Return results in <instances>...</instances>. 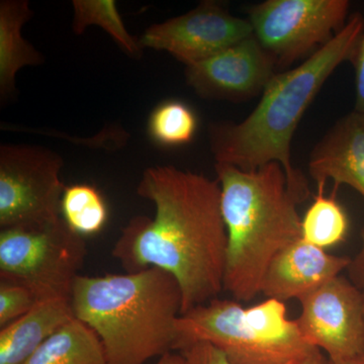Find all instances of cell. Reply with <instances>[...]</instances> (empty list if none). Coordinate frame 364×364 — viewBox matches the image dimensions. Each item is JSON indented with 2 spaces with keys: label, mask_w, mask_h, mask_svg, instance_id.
<instances>
[{
  "label": "cell",
  "mask_w": 364,
  "mask_h": 364,
  "mask_svg": "<svg viewBox=\"0 0 364 364\" xmlns=\"http://www.w3.org/2000/svg\"><path fill=\"white\" fill-rule=\"evenodd\" d=\"M136 193L154 203V218L136 215L112 256L127 272L158 267L176 277L182 314L224 291L228 233L219 181L174 166L149 167Z\"/></svg>",
  "instance_id": "cell-1"
},
{
  "label": "cell",
  "mask_w": 364,
  "mask_h": 364,
  "mask_svg": "<svg viewBox=\"0 0 364 364\" xmlns=\"http://www.w3.org/2000/svg\"><path fill=\"white\" fill-rule=\"evenodd\" d=\"M363 33V14H352L343 30L310 58L275 74L245 119L212 124L210 150L215 162L244 171L279 163L286 171L289 191L299 203L306 200L310 196L308 181L291 163L294 132L327 79L340 64L350 61Z\"/></svg>",
  "instance_id": "cell-2"
},
{
  "label": "cell",
  "mask_w": 364,
  "mask_h": 364,
  "mask_svg": "<svg viewBox=\"0 0 364 364\" xmlns=\"http://www.w3.org/2000/svg\"><path fill=\"white\" fill-rule=\"evenodd\" d=\"M71 304L74 317L97 333L109 364H145L177 351L181 289L165 270L80 274Z\"/></svg>",
  "instance_id": "cell-3"
},
{
  "label": "cell",
  "mask_w": 364,
  "mask_h": 364,
  "mask_svg": "<svg viewBox=\"0 0 364 364\" xmlns=\"http://www.w3.org/2000/svg\"><path fill=\"white\" fill-rule=\"evenodd\" d=\"M215 169L228 233L223 289L235 301H252L275 256L301 239L299 203L279 163L251 171L215 163Z\"/></svg>",
  "instance_id": "cell-4"
},
{
  "label": "cell",
  "mask_w": 364,
  "mask_h": 364,
  "mask_svg": "<svg viewBox=\"0 0 364 364\" xmlns=\"http://www.w3.org/2000/svg\"><path fill=\"white\" fill-rule=\"evenodd\" d=\"M176 331L177 352L208 342L232 364H298L316 349L287 318L284 301L274 299L250 308L214 299L182 314Z\"/></svg>",
  "instance_id": "cell-5"
},
{
  "label": "cell",
  "mask_w": 364,
  "mask_h": 364,
  "mask_svg": "<svg viewBox=\"0 0 364 364\" xmlns=\"http://www.w3.org/2000/svg\"><path fill=\"white\" fill-rule=\"evenodd\" d=\"M86 256L85 237L63 219L0 231V280L26 287L38 301L71 299Z\"/></svg>",
  "instance_id": "cell-6"
},
{
  "label": "cell",
  "mask_w": 364,
  "mask_h": 364,
  "mask_svg": "<svg viewBox=\"0 0 364 364\" xmlns=\"http://www.w3.org/2000/svg\"><path fill=\"white\" fill-rule=\"evenodd\" d=\"M348 0H267L249 7L253 35L287 67L310 58L347 23Z\"/></svg>",
  "instance_id": "cell-7"
},
{
  "label": "cell",
  "mask_w": 364,
  "mask_h": 364,
  "mask_svg": "<svg viewBox=\"0 0 364 364\" xmlns=\"http://www.w3.org/2000/svg\"><path fill=\"white\" fill-rule=\"evenodd\" d=\"M63 159L40 146H0V227L37 226L59 221L66 186Z\"/></svg>",
  "instance_id": "cell-8"
},
{
  "label": "cell",
  "mask_w": 364,
  "mask_h": 364,
  "mask_svg": "<svg viewBox=\"0 0 364 364\" xmlns=\"http://www.w3.org/2000/svg\"><path fill=\"white\" fill-rule=\"evenodd\" d=\"M296 318L304 340L329 359L355 358L364 352L363 299L349 279L334 277L299 299Z\"/></svg>",
  "instance_id": "cell-9"
},
{
  "label": "cell",
  "mask_w": 364,
  "mask_h": 364,
  "mask_svg": "<svg viewBox=\"0 0 364 364\" xmlns=\"http://www.w3.org/2000/svg\"><path fill=\"white\" fill-rule=\"evenodd\" d=\"M253 35L248 18L229 13L215 1H203L188 13L148 28L142 49L166 51L186 66L198 63Z\"/></svg>",
  "instance_id": "cell-10"
},
{
  "label": "cell",
  "mask_w": 364,
  "mask_h": 364,
  "mask_svg": "<svg viewBox=\"0 0 364 364\" xmlns=\"http://www.w3.org/2000/svg\"><path fill=\"white\" fill-rule=\"evenodd\" d=\"M277 64L255 36L186 66L188 85L203 98L243 102L262 93Z\"/></svg>",
  "instance_id": "cell-11"
},
{
  "label": "cell",
  "mask_w": 364,
  "mask_h": 364,
  "mask_svg": "<svg viewBox=\"0 0 364 364\" xmlns=\"http://www.w3.org/2000/svg\"><path fill=\"white\" fill-rule=\"evenodd\" d=\"M351 258L336 256L303 239L275 256L262 280L261 294L267 299H301L348 267Z\"/></svg>",
  "instance_id": "cell-12"
},
{
  "label": "cell",
  "mask_w": 364,
  "mask_h": 364,
  "mask_svg": "<svg viewBox=\"0 0 364 364\" xmlns=\"http://www.w3.org/2000/svg\"><path fill=\"white\" fill-rule=\"evenodd\" d=\"M309 173L318 189H324L331 179L332 195L346 184L364 198V114L353 109L337 121L314 147Z\"/></svg>",
  "instance_id": "cell-13"
},
{
  "label": "cell",
  "mask_w": 364,
  "mask_h": 364,
  "mask_svg": "<svg viewBox=\"0 0 364 364\" xmlns=\"http://www.w3.org/2000/svg\"><path fill=\"white\" fill-rule=\"evenodd\" d=\"M71 299L37 301L32 310L0 330V364H23L46 340L74 318Z\"/></svg>",
  "instance_id": "cell-14"
},
{
  "label": "cell",
  "mask_w": 364,
  "mask_h": 364,
  "mask_svg": "<svg viewBox=\"0 0 364 364\" xmlns=\"http://www.w3.org/2000/svg\"><path fill=\"white\" fill-rule=\"evenodd\" d=\"M33 11L26 0L0 2V100L6 102L16 93V75L26 66L44 62L40 54L21 35V28Z\"/></svg>",
  "instance_id": "cell-15"
},
{
  "label": "cell",
  "mask_w": 364,
  "mask_h": 364,
  "mask_svg": "<svg viewBox=\"0 0 364 364\" xmlns=\"http://www.w3.org/2000/svg\"><path fill=\"white\" fill-rule=\"evenodd\" d=\"M23 364H109L102 341L74 318L46 340Z\"/></svg>",
  "instance_id": "cell-16"
},
{
  "label": "cell",
  "mask_w": 364,
  "mask_h": 364,
  "mask_svg": "<svg viewBox=\"0 0 364 364\" xmlns=\"http://www.w3.org/2000/svg\"><path fill=\"white\" fill-rule=\"evenodd\" d=\"M348 231V215L336 196H325L324 189H318L315 200L301 219V239L325 250L345 241Z\"/></svg>",
  "instance_id": "cell-17"
},
{
  "label": "cell",
  "mask_w": 364,
  "mask_h": 364,
  "mask_svg": "<svg viewBox=\"0 0 364 364\" xmlns=\"http://www.w3.org/2000/svg\"><path fill=\"white\" fill-rule=\"evenodd\" d=\"M60 210L66 224L82 237L100 233L109 215L100 191L85 183L66 186Z\"/></svg>",
  "instance_id": "cell-18"
},
{
  "label": "cell",
  "mask_w": 364,
  "mask_h": 364,
  "mask_svg": "<svg viewBox=\"0 0 364 364\" xmlns=\"http://www.w3.org/2000/svg\"><path fill=\"white\" fill-rule=\"evenodd\" d=\"M74 18L72 28L76 35H81L87 26H98L116 41L134 58L142 55L139 40L127 31L114 0H74Z\"/></svg>",
  "instance_id": "cell-19"
},
{
  "label": "cell",
  "mask_w": 364,
  "mask_h": 364,
  "mask_svg": "<svg viewBox=\"0 0 364 364\" xmlns=\"http://www.w3.org/2000/svg\"><path fill=\"white\" fill-rule=\"evenodd\" d=\"M198 129L195 112L178 100H167L151 112L148 133L154 142L164 147L191 143Z\"/></svg>",
  "instance_id": "cell-20"
},
{
  "label": "cell",
  "mask_w": 364,
  "mask_h": 364,
  "mask_svg": "<svg viewBox=\"0 0 364 364\" xmlns=\"http://www.w3.org/2000/svg\"><path fill=\"white\" fill-rule=\"evenodd\" d=\"M32 291L20 284L0 280V327L18 320L37 304Z\"/></svg>",
  "instance_id": "cell-21"
},
{
  "label": "cell",
  "mask_w": 364,
  "mask_h": 364,
  "mask_svg": "<svg viewBox=\"0 0 364 364\" xmlns=\"http://www.w3.org/2000/svg\"><path fill=\"white\" fill-rule=\"evenodd\" d=\"M188 364H232L222 351L208 342H196L181 351Z\"/></svg>",
  "instance_id": "cell-22"
},
{
  "label": "cell",
  "mask_w": 364,
  "mask_h": 364,
  "mask_svg": "<svg viewBox=\"0 0 364 364\" xmlns=\"http://www.w3.org/2000/svg\"><path fill=\"white\" fill-rule=\"evenodd\" d=\"M350 62L355 74V107L354 111L364 114V33L359 40Z\"/></svg>",
  "instance_id": "cell-23"
},
{
  "label": "cell",
  "mask_w": 364,
  "mask_h": 364,
  "mask_svg": "<svg viewBox=\"0 0 364 364\" xmlns=\"http://www.w3.org/2000/svg\"><path fill=\"white\" fill-rule=\"evenodd\" d=\"M361 246L358 253L351 258L350 263L347 267L349 280L358 289L361 294L364 312V226L360 231Z\"/></svg>",
  "instance_id": "cell-24"
},
{
  "label": "cell",
  "mask_w": 364,
  "mask_h": 364,
  "mask_svg": "<svg viewBox=\"0 0 364 364\" xmlns=\"http://www.w3.org/2000/svg\"><path fill=\"white\" fill-rule=\"evenodd\" d=\"M298 364H332L328 356H325L324 354L321 352L320 349H314L306 358L303 360L299 361Z\"/></svg>",
  "instance_id": "cell-25"
},
{
  "label": "cell",
  "mask_w": 364,
  "mask_h": 364,
  "mask_svg": "<svg viewBox=\"0 0 364 364\" xmlns=\"http://www.w3.org/2000/svg\"><path fill=\"white\" fill-rule=\"evenodd\" d=\"M156 364H188V361L181 352L173 351L159 358Z\"/></svg>",
  "instance_id": "cell-26"
},
{
  "label": "cell",
  "mask_w": 364,
  "mask_h": 364,
  "mask_svg": "<svg viewBox=\"0 0 364 364\" xmlns=\"http://www.w3.org/2000/svg\"><path fill=\"white\" fill-rule=\"evenodd\" d=\"M332 364H364V352L355 358L346 359H330Z\"/></svg>",
  "instance_id": "cell-27"
}]
</instances>
